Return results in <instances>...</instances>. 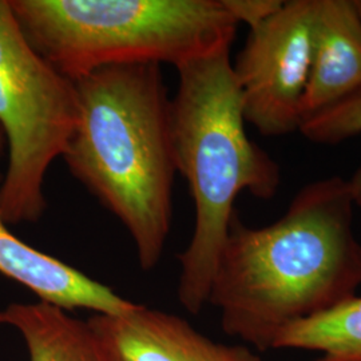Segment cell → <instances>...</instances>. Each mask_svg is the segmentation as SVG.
<instances>
[{
	"label": "cell",
	"mask_w": 361,
	"mask_h": 361,
	"mask_svg": "<svg viewBox=\"0 0 361 361\" xmlns=\"http://www.w3.org/2000/svg\"><path fill=\"white\" fill-rule=\"evenodd\" d=\"M6 324L23 337L30 361H123L116 347L89 320L47 302L11 304Z\"/></svg>",
	"instance_id": "obj_10"
},
{
	"label": "cell",
	"mask_w": 361,
	"mask_h": 361,
	"mask_svg": "<svg viewBox=\"0 0 361 361\" xmlns=\"http://www.w3.org/2000/svg\"><path fill=\"white\" fill-rule=\"evenodd\" d=\"M177 71L178 90L171 99L173 147L177 173L189 185L195 212L192 240L178 256V300L189 313L198 314L207 304L235 214V198L246 190L271 200L280 188L281 173L246 134L231 49L194 59Z\"/></svg>",
	"instance_id": "obj_3"
},
{
	"label": "cell",
	"mask_w": 361,
	"mask_h": 361,
	"mask_svg": "<svg viewBox=\"0 0 361 361\" xmlns=\"http://www.w3.org/2000/svg\"><path fill=\"white\" fill-rule=\"evenodd\" d=\"M316 0H290L250 28L233 73L244 118L265 137L300 131L313 58Z\"/></svg>",
	"instance_id": "obj_6"
},
{
	"label": "cell",
	"mask_w": 361,
	"mask_h": 361,
	"mask_svg": "<svg viewBox=\"0 0 361 361\" xmlns=\"http://www.w3.org/2000/svg\"><path fill=\"white\" fill-rule=\"evenodd\" d=\"M3 145L4 134L0 129V153ZM0 274L26 286L42 302L65 310H90L102 314H121L137 305L83 271L28 245L7 228L1 216Z\"/></svg>",
	"instance_id": "obj_8"
},
{
	"label": "cell",
	"mask_w": 361,
	"mask_h": 361,
	"mask_svg": "<svg viewBox=\"0 0 361 361\" xmlns=\"http://www.w3.org/2000/svg\"><path fill=\"white\" fill-rule=\"evenodd\" d=\"M300 133L312 142L336 145L361 134V91L307 118ZM356 207H361V168L348 180Z\"/></svg>",
	"instance_id": "obj_12"
},
{
	"label": "cell",
	"mask_w": 361,
	"mask_h": 361,
	"mask_svg": "<svg viewBox=\"0 0 361 361\" xmlns=\"http://www.w3.org/2000/svg\"><path fill=\"white\" fill-rule=\"evenodd\" d=\"M234 18L238 23H245L249 28H255L271 15L277 13L283 0H226Z\"/></svg>",
	"instance_id": "obj_13"
},
{
	"label": "cell",
	"mask_w": 361,
	"mask_h": 361,
	"mask_svg": "<svg viewBox=\"0 0 361 361\" xmlns=\"http://www.w3.org/2000/svg\"><path fill=\"white\" fill-rule=\"evenodd\" d=\"M348 180L304 186L279 221L249 228L234 214L207 304L226 335L265 352L293 324L338 308L361 288V243Z\"/></svg>",
	"instance_id": "obj_1"
},
{
	"label": "cell",
	"mask_w": 361,
	"mask_h": 361,
	"mask_svg": "<svg viewBox=\"0 0 361 361\" xmlns=\"http://www.w3.org/2000/svg\"><path fill=\"white\" fill-rule=\"evenodd\" d=\"M75 86L77 125L62 158L126 228L141 268L152 271L168 243L177 173L161 66L102 67Z\"/></svg>",
	"instance_id": "obj_2"
},
{
	"label": "cell",
	"mask_w": 361,
	"mask_h": 361,
	"mask_svg": "<svg viewBox=\"0 0 361 361\" xmlns=\"http://www.w3.org/2000/svg\"><path fill=\"white\" fill-rule=\"evenodd\" d=\"M359 91L361 19L353 0H316L313 58L302 122Z\"/></svg>",
	"instance_id": "obj_9"
},
{
	"label": "cell",
	"mask_w": 361,
	"mask_h": 361,
	"mask_svg": "<svg viewBox=\"0 0 361 361\" xmlns=\"http://www.w3.org/2000/svg\"><path fill=\"white\" fill-rule=\"evenodd\" d=\"M0 324H6V319H4L3 312H0Z\"/></svg>",
	"instance_id": "obj_15"
},
{
	"label": "cell",
	"mask_w": 361,
	"mask_h": 361,
	"mask_svg": "<svg viewBox=\"0 0 361 361\" xmlns=\"http://www.w3.org/2000/svg\"><path fill=\"white\" fill-rule=\"evenodd\" d=\"M353 4H355V8H356V11L359 13L361 19V0H353Z\"/></svg>",
	"instance_id": "obj_14"
},
{
	"label": "cell",
	"mask_w": 361,
	"mask_h": 361,
	"mask_svg": "<svg viewBox=\"0 0 361 361\" xmlns=\"http://www.w3.org/2000/svg\"><path fill=\"white\" fill-rule=\"evenodd\" d=\"M30 44L75 82L109 66L176 68L231 49L226 0H10Z\"/></svg>",
	"instance_id": "obj_4"
},
{
	"label": "cell",
	"mask_w": 361,
	"mask_h": 361,
	"mask_svg": "<svg viewBox=\"0 0 361 361\" xmlns=\"http://www.w3.org/2000/svg\"><path fill=\"white\" fill-rule=\"evenodd\" d=\"M273 349L317 352V361H361V297L288 326Z\"/></svg>",
	"instance_id": "obj_11"
},
{
	"label": "cell",
	"mask_w": 361,
	"mask_h": 361,
	"mask_svg": "<svg viewBox=\"0 0 361 361\" xmlns=\"http://www.w3.org/2000/svg\"><path fill=\"white\" fill-rule=\"evenodd\" d=\"M89 323L123 361H261L244 345L216 343L180 316L140 304L121 314L95 313Z\"/></svg>",
	"instance_id": "obj_7"
},
{
	"label": "cell",
	"mask_w": 361,
	"mask_h": 361,
	"mask_svg": "<svg viewBox=\"0 0 361 361\" xmlns=\"http://www.w3.org/2000/svg\"><path fill=\"white\" fill-rule=\"evenodd\" d=\"M77 121L75 82L30 44L10 0H0V129L8 146L0 216L7 225L43 216L46 174L65 154Z\"/></svg>",
	"instance_id": "obj_5"
}]
</instances>
